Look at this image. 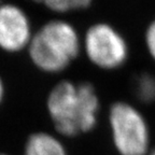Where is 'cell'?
Returning <instances> with one entry per match:
<instances>
[{
	"instance_id": "6da1fadb",
	"label": "cell",
	"mask_w": 155,
	"mask_h": 155,
	"mask_svg": "<svg viewBox=\"0 0 155 155\" xmlns=\"http://www.w3.org/2000/svg\"><path fill=\"white\" fill-rule=\"evenodd\" d=\"M46 107L56 130L67 137H74L95 127L99 99L91 83L63 81L48 94Z\"/></svg>"
},
{
	"instance_id": "7a4b0ae2",
	"label": "cell",
	"mask_w": 155,
	"mask_h": 155,
	"mask_svg": "<svg viewBox=\"0 0 155 155\" xmlns=\"http://www.w3.org/2000/svg\"><path fill=\"white\" fill-rule=\"evenodd\" d=\"M81 42L75 28L65 21H51L44 24L29 42L31 61L42 71L61 72L80 53Z\"/></svg>"
},
{
	"instance_id": "3957f363",
	"label": "cell",
	"mask_w": 155,
	"mask_h": 155,
	"mask_svg": "<svg viewBox=\"0 0 155 155\" xmlns=\"http://www.w3.org/2000/svg\"><path fill=\"white\" fill-rule=\"evenodd\" d=\"M112 140L120 155H148L150 128L148 122L136 107L125 101L115 102L109 111Z\"/></svg>"
},
{
	"instance_id": "277c9868",
	"label": "cell",
	"mask_w": 155,
	"mask_h": 155,
	"mask_svg": "<svg viewBox=\"0 0 155 155\" xmlns=\"http://www.w3.org/2000/svg\"><path fill=\"white\" fill-rule=\"evenodd\" d=\"M84 48L88 59L106 70L120 68L128 58V45L124 37L106 23H98L88 28Z\"/></svg>"
},
{
	"instance_id": "5b68a950",
	"label": "cell",
	"mask_w": 155,
	"mask_h": 155,
	"mask_svg": "<svg viewBox=\"0 0 155 155\" xmlns=\"http://www.w3.org/2000/svg\"><path fill=\"white\" fill-rule=\"evenodd\" d=\"M31 38V25L22 8L10 3L0 5V48L19 52L28 48Z\"/></svg>"
},
{
	"instance_id": "8992f818",
	"label": "cell",
	"mask_w": 155,
	"mask_h": 155,
	"mask_svg": "<svg viewBox=\"0 0 155 155\" xmlns=\"http://www.w3.org/2000/svg\"><path fill=\"white\" fill-rule=\"evenodd\" d=\"M24 155H67V152L56 137L48 133H36L27 140Z\"/></svg>"
},
{
	"instance_id": "52a82bcc",
	"label": "cell",
	"mask_w": 155,
	"mask_h": 155,
	"mask_svg": "<svg viewBox=\"0 0 155 155\" xmlns=\"http://www.w3.org/2000/svg\"><path fill=\"white\" fill-rule=\"evenodd\" d=\"M135 93L139 100L144 104L155 101V77L149 73H143L136 79Z\"/></svg>"
},
{
	"instance_id": "ba28073f",
	"label": "cell",
	"mask_w": 155,
	"mask_h": 155,
	"mask_svg": "<svg viewBox=\"0 0 155 155\" xmlns=\"http://www.w3.org/2000/svg\"><path fill=\"white\" fill-rule=\"evenodd\" d=\"M34 1L41 3L52 11L59 13L85 9L92 2V0H34Z\"/></svg>"
},
{
	"instance_id": "9c48e42d",
	"label": "cell",
	"mask_w": 155,
	"mask_h": 155,
	"mask_svg": "<svg viewBox=\"0 0 155 155\" xmlns=\"http://www.w3.org/2000/svg\"><path fill=\"white\" fill-rule=\"evenodd\" d=\"M144 41L149 54L155 61V18L149 24L148 28H147L144 35Z\"/></svg>"
},
{
	"instance_id": "30bf717a",
	"label": "cell",
	"mask_w": 155,
	"mask_h": 155,
	"mask_svg": "<svg viewBox=\"0 0 155 155\" xmlns=\"http://www.w3.org/2000/svg\"><path fill=\"white\" fill-rule=\"evenodd\" d=\"M3 96H5V86H3L2 80H1V78H0V104L2 101Z\"/></svg>"
},
{
	"instance_id": "8fae6325",
	"label": "cell",
	"mask_w": 155,
	"mask_h": 155,
	"mask_svg": "<svg viewBox=\"0 0 155 155\" xmlns=\"http://www.w3.org/2000/svg\"><path fill=\"white\" fill-rule=\"evenodd\" d=\"M148 155H155V149H153V150H151L150 152H149Z\"/></svg>"
},
{
	"instance_id": "7c38bea8",
	"label": "cell",
	"mask_w": 155,
	"mask_h": 155,
	"mask_svg": "<svg viewBox=\"0 0 155 155\" xmlns=\"http://www.w3.org/2000/svg\"><path fill=\"white\" fill-rule=\"evenodd\" d=\"M0 155H8V154H3V153H0Z\"/></svg>"
}]
</instances>
